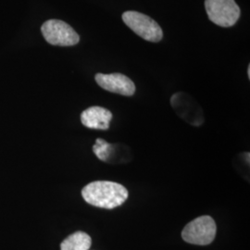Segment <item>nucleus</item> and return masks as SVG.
Returning a JSON list of instances; mask_svg holds the SVG:
<instances>
[{
  "instance_id": "nucleus-1",
  "label": "nucleus",
  "mask_w": 250,
  "mask_h": 250,
  "mask_svg": "<svg viewBox=\"0 0 250 250\" xmlns=\"http://www.w3.org/2000/svg\"><path fill=\"white\" fill-rule=\"evenodd\" d=\"M82 196L90 205L113 209L125 203L129 197V193L121 184L110 181H96L83 188Z\"/></svg>"
},
{
  "instance_id": "nucleus-2",
  "label": "nucleus",
  "mask_w": 250,
  "mask_h": 250,
  "mask_svg": "<svg viewBox=\"0 0 250 250\" xmlns=\"http://www.w3.org/2000/svg\"><path fill=\"white\" fill-rule=\"evenodd\" d=\"M217 232L215 221L208 215L200 216L186 225L182 237L186 242L197 246H207L212 243Z\"/></svg>"
},
{
  "instance_id": "nucleus-3",
  "label": "nucleus",
  "mask_w": 250,
  "mask_h": 250,
  "mask_svg": "<svg viewBox=\"0 0 250 250\" xmlns=\"http://www.w3.org/2000/svg\"><path fill=\"white\" fill-rule=\"evenodd\" d=\"M208 19L218 26L232 27L240 18L241 10L234 0H205Z\"/></svg>"
},
{
  "instance_id": "nucleus-4",
  "label": "nucleus",
  "mask_w": 250,
  "mask_h": 250,
  "mask_svg": "<svg viewBox=\"0 0 250 250\" xmlns=\"http://www.w3.org/2000/svg\"><path fill=\"white\" fill-rule=\"evenodd\" d=\"M123 21L137 36L145 40L158 43L163 37L161 27L149 16L137 11H125Z\"/></svg>"
},
{
  "instance_id": "nucleus-5",
  "label": "nucleus",
  "mask_w": 250,
  "mask_h": 250,
  "mask_svg": "<svg viewBox=\"0 0 250 250\" xmlns=\"http://www.w3.org/2000/svg\"><path fill=\"white\" fill-rule=\"evenodd\" d=\"M41 32L47 43L60 46L77 45L80 36L68 23L60 20H48L43 23Z\"/></svg>"
},
{
  "instance_id": "nucleus-6",
  "label": "nucleus",
  "mask_w": 250,
  "mask_h": 250,
  "mask_svg": "<svg viewBox=\"0 0 250 250\" xmlns=\"http://www.w3.org/2000/svg\"><path fill=\"white\" fill-rule=\"evenodd\" d=\"M170 104L179 116L190 125L199 126L204 123L201 107L189 95L176 93L171 97Z\"/></svg>"
},
{
  "instance_id": "nucleus-7",
  "label": "nucleus",
  "mask_w": 250,
  "mask_h": 250,
  "mask_svg": "<svg viewBox=\"0 0 250 250\" xmlns=\"http://www.w3.org/2000/svg\"><path fill=\"white\" fill-rule=\"evenodd\" d=\"M95 79L101 88L108 92L125 97H131L135 93L134 82L122 73H98Z\"/></svg>"
},
{
  "instance_id": "nucleus-8",
  "label": "nucleus",
  "mask_w": 250,
  "mask_h": 250,
  "mask_svg": "<svg viewBox=\"0 0 250 250\" xmlns=\"http://www.w3.org/2000/svg\"><path fill=\"white\" fill-rule=\"evenodd\" d=\"M112 113L105 107L94 106L83 110L81 122L85 127L97 130H107L112 120Z\"/></svg>"
},
{
  "instance_id": "nucleus-9",
  "label": "nucleus",
  "mask_w": 250,
  "mask_h": 250,
  "mask_svg": "<svg viewBox=\"0 0 250 250\" xmlns=\"http://www.w3.org/2000/svg\"><path fill=\"white\" fill-rule=\"evenodd\" d=\"M92 239L84 232H76L69 235L61 244V250H89Z\"/></svg>"
},
{
  "instance_id": "nucleus-10",
  "label": "nucleus",
  "mask_w": 250,
  "mask_h": 250,
  "mask_svg": "<svg viewBox=\"0 0 250 250\" xmlns=\"http://www.w3.org/2000/svg\"><path fill=\"white\" fill-rule=\"evenodd\" d=\"M93 151L100 161H109L110 156L113 152V145H110L107 141L99 138L93 146Z\"/></svg>"
},
{
  "instance_id": "nucleus-11",
  "label": "nucleus",
  "mask_w": 250,
  "mask_h": 250,
  "mask_svg": "<svg viewBox=\"0 0 250 250\" xmlns=\"http://www.w3.org/2000/svg\"><path fill=\"white\" fill-rule=\"evenodd\" d=\"M248 75H249V78H250V66L248 68Z\"/></svg>"
}]
</instances>
